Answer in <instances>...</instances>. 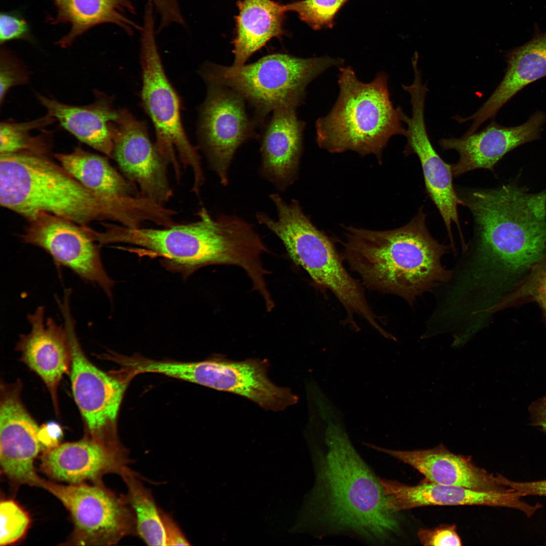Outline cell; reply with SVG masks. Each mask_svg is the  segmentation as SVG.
Instances as JSON below:
<instances>
[{
    "mask_svg": "<svg viewBox=\"0 0 546 546\" xmlns=\"http://www.w3.org/2000/svg\"><path fill=\"white\" fill-rule=\"evenodd\" d=\"M475 236L458 265L471 289L501 296L542 258L546 250V189L530 193L513 183L465 191Z\"/></svg>",
    "mask_w": 546,
    "mask_h": 546,
    "instance_id": "cell-1",
    "label": "cell"
},
{
    "mask_svg": "<svg viewBox=\"0 0 546 546\" xmlns=\"http://www.w3.org/2000/svg\"><path fill=\"white\" fill-rule=\"evenodd\" d=\"M320 428L314 493L320 536L344 534L385 545L400 530L378 477L354 448L343 426L327 421Z\"/></svg>",
    "mask_w": 546,
    "mask_h": 546,
    "instance_id": "cell-2",
    "label": "cell"
},
{
    "mask_svg": "<svg viewBox=\"0 0 546 546\" xmlns=\"http://www.w3.org/2000/svg\"><path fill=\"white\" fill-rule=\"evenodd\" d=\"M342 244L344 260L363 285L410 305L451 277L452 271L441 262L448 247L430 234L422 207L408 223L393 230L346 227Z\"/></svg>",
    "mask_w": 546,
    "mask_h": 546,
    "instance_id": "cell-3",
    "label": "cell"
},
{
    "mask_svg": "<svg viewBox=\"0 0 546 546\" xmlns=\"http://www.w3.org/2000/svg\"><path fill=\"white\" fill-rule=\"evenodd\" d=\"M198 219L162 229L130 228L116 223H102L96 239L101 245L129 244L160 258L161 265L184 279L203 267L235 265L250 274L257 268L262 252L260 236L249 222L236 215L214 218L205 208Z\"/></svg>",
    "mask_w": 546,
    "mask_h": 546,
    "instance_id": "cell-4",
    "label": "cell"
},
{
    "mask_svg": "<svg viewBox=\"0 0 546 546\" xmlns=\"http://www.w3.org/2000/svg\"><path fill=\"white\" fill-rule=\"evenodd\" d=\"M0 204L26 219L47 212L83 226L105 221L130 226L138 214L132 197L102 196L50 156L29 153L0 155Z\"/></svg>",
    "mask_w": 546,
    "mask_h": 546,
    "instance_id": "cell-5",
    "label": "cell"
},
{
    "mask_svg": "<svg viewBox=\"0 0 546 546\" xmlns=\"http://www.w3.org/2000/svg\"><path fill=\"white\" fill-rule=\"evenodd\" d=\"M339 69V95L329 113L315 122L316 143L330 153L373 154L381 161L390 139L406 133L390 100L388 76L378 72L365 83L350 66Z\"/></svg>",
    "mask_w": 546,
    "mask_h": 546,
    "instance_id": "cell-6",
    "label": "cell"
},
{
    "mask_svg": "<svg viewBox=\"0 0 546 546\" xmlns=\"http://www.w3.org/2000/svg\"><path fill=\"white\" fill-rule=\"evenodd\" d=\"M270 198L278 218L260 212L256 215L258 223L280 239L292 260L315 283L334 294L347 312L348 324L354 329L358 327L354 321L356 315L378 328L382 317L369 305L361 285L347 271L330 239L313 224L296 200L288 203L278 194H271Z\"/></svg>",
    "mask_w": 546,
    "mask_h": 546,
    "instance_id": "cell-7",
    "label": "cell"
},
{
    "mask_svg": "<svg viewBox=\"0 0 546 546\" xmlns=\"http://www.w3.org/2000/svg\"><path fill=\"white\" fill-rule=\"evenodd\" d=\"M344 64L341 58H302L275 53L239 66L209 63L201 74L207 83L222 85L239 94L253 107L260 122L281 106H300L312 81L331 67L339 68Z\"/></svg>",
    "mask_w": 546,
    "mask_h": 546,
    "instance_id": "cell-8",
    "label": "cell"
},
{
    "mask_svg": "<svg viewBox=\"0 0 546 546\" xmlns=\"http://www.w3.org/2000/svg\"><path fill=\"white\" fill-rule=\"evenodd\" d=\"M154 16L144 17L142 29V98L156 131L155 146L177 180L181 165L191 168L193 176L191 191L199 195L204 174L197 149L188 140L181 123L177 96L163 69L155 37Z\"/></svg>",
    "mask_w": 546,
    "mask_h": 546,
    "instance_id": "cell-9",
    "label": "cell"
},
{
    "mask_svg": "<svg viewBox=\"0 0 546 546\" xmlns=\"http://www.w3.org/2000/svg\"><path fill=\"white\" fill-rule=\"evenodd\" d=\"M268 366L267 360L217 356L191 362L149 359L146 370L242 396L266 410L281 411L296 403L298 397L289 388L279 387L268 378Z\"/></svg>",
    "mask_w": 546,
    "mask_h": 546,
    "instance_id": "cell-10",
    "label": "cell"
},
{
    "mask_svg": "<svg viewBox=\"0 0 546 546\" xmlns=\"http://www.w3.org/2000/svg\"><path fill=\"white\" fill-rule=\"evenodd\" d=\"M38 486L69 512L74 530L68 544L112 545L137 535L135 517L124 494L118 495L103 483L63 485L40 478Z\"/></svg>",
    "mask_w": 546,
    "mask_h": 546,
    "instance_id": "cell-11",
    "label": "cell"
},
{
    "mask_svg": "<svg viewBox=\"0 0 546 546\" xmlns=\"http://www.w3.org/2000/svg\"><path fill=\"white\" fill-rule=\"evenodd\" d=\"M61 312L70 348L72 392L85 423L86 435L105 446H121L117 421L127 379L105 373L93 364L80 346L70 308L64 307Z\"/></svg>",
    "mask_w": 546,
    "mask_h": 546,
    "instance_id": "cell-12",
    "label": "cell"
},
{
    "mask_svg": "<svg viewBox=\"0 0 546 546\" xmlns=\"http://www.w3.org/2000/svg\"><path fill=\"white\" fill-rule=\"evenodd\" d=\"M26 220L20 235L23 243L43 249L57 265L69 268L84 281L98 285L111 298L115 282L104 268L100 246L90 235L88 226L47 212Z\"/></svg>",
    "mask_w": 546,
    "mask_h": 546,
    "instance_id": "cell-13",
    "label": "cell"
},
{
    "mask_svg": "<svg viewBox=\"0 0 546 546\" xmlns=\"http://www.w3.org/2000/svg\"><path fill=\"white\" fill-rule=\"evenodd\" d=\"M207 84V97L200 110L199 143L211 169L226 186L229 168L236 150L256 136L254 124L246 112L245 100L239 94L222 85Z\"/></svg>",
    "mask_w": 546,
    "mask_h": 546,
    "instance_id": "cell-14",
    "label": "cell"
},
{
    "mask_svg": "<svg viewBox=\"0 0 546 546\" xmlns=\"http://www.w3.org/2000/svg\"><path fill=\"white\" fill-rule=\"evenodd\" d=\"M428 90L427 85L421 82H414L406 87L405 91L411 97V116H408L400 107H398L401 120L406 125L405 136L407 143L404 153L415 154L419 159L426 192L438 210L453 246L452 223L457 226L463 240L458 207L459 205L465 206V204L454 188L451 165L438 155L427 132L425 105Z\"/></svg>",
    "mask_w": 546,
    "mask_h": 546,
    "instance_id": "cell-15",
    "label": "cell"
},
{
    "mask_svg": "<svg viewBox=\"0 0 546 546\" xmlns=\"http://www.w3.org/2000/svg\"><path fill=\"white\" fill-rule=\"evenodd\" d=\"M114 159L121 173L142 196L165 205L173 196L168 165L149 137L145 124L127 110H119L113 125Z\"/></svg>",
    "mask_w": 546,
    "mask_h": 546,
    "instance_id": "cell-16",
    "label": "cell"
},
{
    "mask_svg": "<svg viewBox=\"0 0 546 546\" xmlns=\"http://www.w3.org/2000/svg\"><path fill=\"white\" fill-rule=\"evenodd\" d=\"M22 383H1L0 399V465L3 473L15 485L38 486L40 476L34 462L42 448L39 428L23 404Z\"/></svg>",
    "mask_w": 546,
    "mask_h": 546,
    "instance_id": "cell-17",
    "label": "cell"
},
{
    "mask_svg": "<svg viewBox=\"0 0 546 546\" xmlns=\"http://www.w3.org/2000/svg\"><path fill=\"white\" fill-rule=\"evenodd\" d=\"M387 498V508L394 512L428 506H487L516 509L530 518L539 510L511 488L504 491H483L441 484L425 480L415 485L378 477Z\"/></svg>",
    "mask_w": 546,
    "mask_h": 546,
    "instance_id": "cell-18",
    "label": "cell"
},
{
    "mask_svg": "<svg viewBox=\"0 0 546 546\" xmlns=\"http://www.w3.org/2000/svg\"><path fill=\"white\" fill-rule=\"evenodd\" d=\"M129 454L123 446H105L86 435L80 440L43 449L40 467L54 480L98 484L103 483L102 478L107 474L120 476L131 462Z\"/></svg>",
    "mask_w": 546,
    "mask_h": 546,
    "instance_id": "cell-19",
    "label": "cell"
},
{
    "mask_svg": "<svg viewBox=\"0 0 546 546\" xmlns=\"http://www.w3.org/2000/svg\"><path fill=\"white\" fill-rule=\"evenodd\" d=\"M545 121V114L537 111L521 125L507 127L492 121L478 132L441 139L439 144L442 150H455L459 154L458 162L451 165L453 176L480 168L493 170L508 152L538 139Z\"/></svg>",
    "mask_w": 546,
    "mask_h": 546,
    "instance_id": "cell-20",
    "label": "cell"
},
{
    "mask_svg": "<svg viewBox=\"0 0 546 546\" xmlns=\"http://www.w3.org/2000/svg\"><path fill=\"white\" fill-rule=\"evenodd\" d=\"M44 315L45 308L39 306L27 315L31 330L20 336L16 350L47 386L58 414V388L63 376L70 374L71 351L64 324L58 325L52 317L45 320Z\"/></svg>",
    "mask_w": 546,
    "mask_h": 546,
    "instance_id": "cell-21",
    "label": "cell"
},
{
    "mask_svg": "<svg viewBox=\"0 0 546 546\" xmlns=\"http://www.w3.org/2000/svg\"><path fill=\"white\" fill-rule=\"evenodd\" d=\"M365 444L411 466L433 482L483 491L509 488L500 483L498 474L478 467L470 457L455 454L443 445L427 449L399 450Z\"/></svg>",
    "mask_w": 546,
    "mask_h": 546,
    "instance_id": "cell-22",
    "label": "cell"
},
{
    "mask_svg": "<svg viewBox=\"0 0 546 546\" xmlns=\"http://www.w3.org/2000/svg\"><path fill=\"white\" fill-rule=\"evenodd\" d=\"M298 106L276 108L261 138V171L279 190L295 180L303 147L304 121L296 113Z\"/></svg>",
    "mask_w": 546,
    "mask_h": 546,
    "instance_id": "cell-23",
    "label": "cell"
},
{
    "mask_svg": "<svg viewBox=\"0 0 546 546\" xmlns=\"http://www.w3.org/2000/svg\"><path fill=\"white\" fill-rule=\"evenodd\" d=\"M506 59L505 75L487 100L471 115L453 117L460 123L472 121L465 135L475 132L485 121L493 118L500 109L526 86L546 77V31L537 33L527 43L511 50Z\"/></svg>",
    "mask_w": 546,
    "mask_h": 546,
    "instance_id": "cell-24",
    "label": "cell"
},
{
    "mask_svg": "<svg viewBox=\"0 0 546 546\" xmlns=\"http://www.w3.org/2000/svg\"><path fill=\"white\" fill-rule=\"evenodd\" d=\"M96 100L90 104L76 106L60 102L53 98L36 94L47 114L80 142L112 157L114 147L113 125L119 116L111 100L96 91Z\"/></svg>",
    "mask_w": 546,
    "mask_h": 546,
    "instance_id": "cell-25",
    "label": "cell"
},
{
    "mask_svg": "<svg viewBox=\"0 0 546 546\" xmlns=\"http://www.w3.org/2000/svg\"><path fill=\"white\" fill-rule=\"evenodd\" d=\"M236 36L233 40V65L245 64L254 53L274 37L284 33L285 5L272 0H243L237 4Z\"/></svg>",
    "mask_w": 546,
    "mask_h": 546,
    "instance_id": "cell-26",
    "label": "cell"
},
{
    "mask_svg": "<svg viewBox=\"0 0 546 546\" xmlns=\"http://www.w3.org/2000/svg\"><path fill=\"white\" fill-rule=\"evenodd\" d=\"M58 14L55 23L68 22L69 33L58 41L61 47H67L86 31L98 24H115L130 34L141 30L129 19L126 13H134V8L128 0H55Z\"/></svg>",
    "mask_w": 546,
    "mask_h": 546,
    "instance_id": "cell-27",
    "label": "cell"
},
{
    "mask_svg": "<svg viewBox=\"0 0 546 546\" xmlns=\"http://www.w3.org/2000/svg\"><path fill=\"white\" fill-rule=\"evenodd\" d=\"M59 164L85 187L105 197L140 195L136 186L119 172L107 157L76 147L68 153H56Z\"/></svg>",
    "mask_w": 546,
    "mask_h": 546,
    "instance_id": "cell-28",
    "label": "cell"
},
{
    "mask_svg": "<svg viewBox=\"0 0 546 546\" xmlns=\"http://www.w3.org/2000/svg\"><path fill=\"white\" fill-rule=\"evenodd\" d=\"M125 482V500L132 508L136 519L137 535L148 545H166L160 509L149 489L138 474L127 467L120 476Z\"/></svg>",
    "mask_w": 546,
    "mask_h": 546,
    "instance_id": "cell-29",
    "label": "cell"
},
{
    "mask_svg": "<svg viewBox=\"0 0 546 546\" xmlns=\"http://www.w3.org/2000/svg\"><path fill=\"white\" fill-rule=\"evenodd\" d=\"M55 121V118L47 114L29 121L2 122L0 154L29 153L50 156L53 147L52 133L44 130L37 135H32L31 132L36 129H43Z\"/></svg>",
    "mask_w": 546,
    "mask_h": 546,
    "instance_id": "cell-30",
    "label": "cell"
},
{
    "mask_svg": "<svg viewBox=\"0 0 546 546\" xmlns=\"http://www.w3.org/2000/svg\"><path fill=\"white\" fill-rule=\"evenodd\" d=\"M528 302L538 304L546 321V250L524 278L500 300L495 312Z\"/></svg>",
    "mask_w": 546,
    "mask_h": 546,
    "instance_id": "cell-31",
    "label": "cell"
},
{
    "mask_svg": "<svg viewBox=\"0 0 546 546\" xmlns=\"http://www.w3.org/2000/svg\"><path fill=\"white\" fill-rule=\"evenodd\" d=\"M348 0H302L285 5L287 12H296L312 28H331L334 18Z\"/></svg>",
    "mask_w": 546,
    "mask_h": 546,
    "instance_id": "cell-32",
    "label": "cell"
},
{
    "mask_svg": "<svg viewBox=\"0 0 546 546\" xmlns=\"http://www.w3.org/2000/svg\"><path fill=\"white\" fill-rule=\"evenodd\" d=\"M0 545H7L21 539L30 523L28 513L12 499H4L0 503Z\"/></svg>",
    "mask_w": 546,
    "mask_h": 546,
    "instance_id": "cell-33",
    "label": "cell"
},
{
    "mask_svg": "<svg viewBox=\"0 0 546 546\" xmlns=\"http://www.w3.org/2000/svg\"><path fill=\"white\" fill-rule=\"evenodd\" d=\"M29 78V72L23 63L8 51L2 49L0 55L1 105L12 87L27 84Z\"/></svg>",
    "mask_w": 546,
    "mask_h": 546,
    "instance_id": "cell-34",
    "label": "cell"
},
{
    "mask_svg": "<svg viewBox=\"0 0 546 546\" xmlns=\"http://www.w3.org/2000/svg\"><path fill=\"white\" fill-rule=\"evenodd\" d=\"M31 38L26 21L15 13L2 12L0 15L1 44L14 39L29 40Z\"/></svg>",
    "mask_w": 546,
    "mask_h": 546,
    "instance_id": "cell-35",
    "label": "cell"
},
{
    "mask_svg": "<svg viewBox=\"0 0 546 546\" xmlns=\"http://www.w3.org/2000/svg\"><path fill=\"white\" fill-rule=\"evenodd\" d=\"M418 536L421 543L424 545H462L454 525H442L432 529H420Z\"/></svg>",
    "mask_w": 546,
    "mask_h": 546,
    "instance_id": "cell-36",
    "label": "cell"
},
{
    "mask_svg": "<svg viewBox=\"0 0 546 546\" xmlns=\"http://www.w3.org/2000/svg\"><path fill=\"white\" fill-rule=\"evenodd\" d=\"M500 481L504 485L512 488L522 497L529 495L546 496V479L520 482L512 480L500 474Z\"/></svg>",
    "mask_w": 546,
    "mask_h": 546,
    "instance_id": "cell-37",
    "label": "cell"
},
{
    "mask_svg": "<svg viewBox=\"0 0 546 546\" xmlns=\"http://www.w3.org/2000/svg\"><path fill=\"white\" fill-rule=\"evenodd\" d=\"M161 16V28L171 23L184 24L177 0H151Z\"/></svg>",
    "mask_w": 546,
    "mask_h": 546,
    "instance_id": "cell-38",
    "label": "cell"
},
{
    "mask_svg": "<svg viewBox=\"0 0 546 546\" xmlns=\"http://www.w3.org/2000/svg\"><path fill=\"white\" fill-rule=\"evenodd\" d=\"M164 529L166 545H189L190 543L174 519L160 509Z\"/></svg>",
    "mask_w": 546,
    "mask_h": 546,
    "instance_id": "cell-39",
    "label": "cell"
},
{
    "mask_svg": "<svg viewBox=\"0 0 546 546\" xmlns=\"http://www.w3.org/2000/svg\"><path fill=\"white\" fill-rule=\"evenodd\" d=\"M62 430L58 424L51 422L41 425L38 432L39 439L44 448H51L58 446L62 437Z\"/></svg>",
    "mask_w": 546,
    "mask_h": 546,
    "instance_id": "cell-40",
    "label": "cell"
},
{
    "mask_svg": "<svg viewBox=\"0 0 546 546\" xmlns=\"http://www.w3.org/2000/svg\"><path fill=\"white\" fill-rule=\"evenodd\" d=\"M528 410L532 424L546 433V396L533 402Z\"/></svg>",
    "mask_w": 546,
    "mask_h": 546,
    "instance_id": "cell-41",
    "label": "cell"
}]
</instances>
